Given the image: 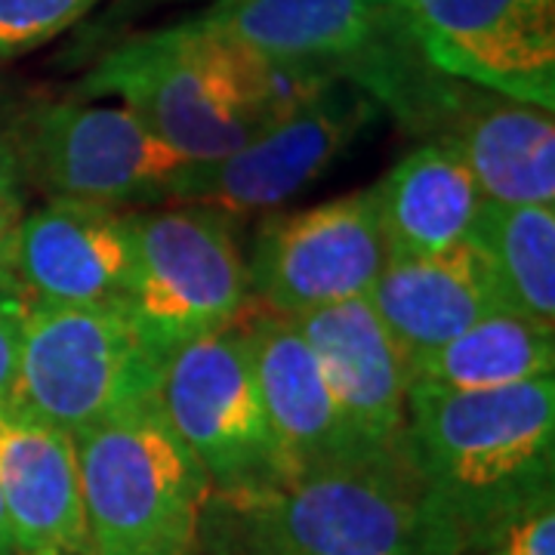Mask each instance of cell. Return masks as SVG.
<instances>
[{"instance_id":"2","label":"cell","mask_w":555,"mask_h":555,"mask_svg":"<svg viewBox=\"0 0 555 555\" xmlns=\"http://www.w3.org/2000/svg\"><path fill=\"white\" fill-rule=\"evenodd\" d=\"M72 438L93 553L192 555L214 488L158 398Z\"/></svg>"},{"instance_id":"17","label":"cell","mask_w":555,"mask_h":555,"mask_svg":"<svg viewBox=\"0 0 555 555\" xmlns=\"http://www.w3.org/2000/svg\"><path fill=\"white\" fill-rule=\"evenodd\" d=\"M367 302L404 356V364L436 352L500 309L469 241L438 257L386 259Z\"/></svg>"},{"instance_id":"26","label":"cell","mask_w":555,"mask_h":555,"mask_svg":"<svg viewBox=\"0 0 555 555\" xmlns=\"http://www.w3.org/2000/svg\"><path fill=\"white\" fill-rule=\"evenodd\" d=\"M25 217V201H22V177L13 149L0 142V225H20Z\"/></svg>"},{"instance_id":"3","label":"cell","mask_w":555,"mask_h":555,"mask_svg":"<svg viewBox=\"0 0 555 555\" xmlns=\"http://www.w3.org/2000/svg\"><path fill=\"white\" fill-rule=\"evenodd\" d=\"M164 361L124 302L25 299L13 404L68 436L158 398Z\"/></svg>"},{"instance_id":"4","label":"cell","mask_w":555,"mask_h":555,"mask_svg":"<svg viewBox=\"0 0 555 555\" xmlns=\"http://www.w3.org/2000/svg\"><path fill=\"white\" fill-rule=\"evenodd\" d=\"M257 503L299 555H466L411 451L294 478Z\"/></svg>"},{"instance_id":"29","label":"cell","mask_w":555,"mask_h":555,"mask_svg":"<svg viewBox=\"0 0 555 555\" xmlns=\"http://www.w3.org/2000/svg\"><path fill=\"white\" fill-rule=\"evenodd\" d=\"M0 555H16V550H13L10 518H7V506H3V496H0Z\"/></svg>"},{"instance_id":"1","label":"cell","mask_w":555,"mask_h":555,"mask_svg":"<svg viewBox=\"0 0 555 555\" xmlns=\"http://www.w3.org/2000/svg\"><path fill=\"white\" fill-rule=\"evenodd\" d=\"M408 451L466 555L555 500V374L485 392L408 386Z\"/></svg>"},{"instance_id":"18","label":"cell","mask_w":555,"mask_h":555,"mask_svg":"<svg viewBox=\"0 0 555 555\" xmlns=\"http://www.w3.org/2000/svg\"><path fill=\"white\" fill-rule=\"evenodd\" d=\"M389 259L448 254L469 241L481 192L469 167L441 139H426L374 185Z\"/></svg>"},{"instance_id":"6","label":"cell","mask_w":555,"mask_h":555,"mask_svg":"<svg viewBox=\"0 0 555 555\" xmlns=\"http://www.w3.org/2000/svg\"><path fill=\"white\" fill-rule=\"evenodd\" d=\"M80 93L118 96L185 160L225 158L259 137L229 90L219 40L189 20L118 40L90 68Z\"/></svg>"},{"instance_id":"5","label":"cell","mask_w":555,"mask_h":555,"mask_svg":"<svg viewBox=\"0 0 555 555\" xmlns=\"http://www.w3.org/2000/svg\"><path fill=\"white\" fill-rule=\"evenodd\" d=\"M158 401L219 500L269 496L294 481L259 396L250 339L241 324L170 352Z\"/></svg>"},{"instance_id":"15","label":"cell","mask_w":555,"mask_h":555,"mask_svg":"<svg viewBox=\"0 0 555 555\" xmlns=\"http://www.w3.org/2000/svg\"><path fill=\"white\" fill-rule=\"evenodd\" d=\"M244 331L254 352L259 396L291 476H309L371 456L339 414L315 352L291 318L257 315Z\"/></svg>"},{"instance_id":"24","label":"cell","mask_w":555,"mask_h":555,"mask_svg":"<svg viewBox=\"0 0 555 555\" xmlns=\"http://www.w3.org/2000/svg\"><path fill=\"white\" fill-rule=\"evenodd\" d=\"M22 309H25V299L0 297V408H3V404H13V396H16L22 346Z\"/></svg>"},{"instance_id":"21","label":"cell","mask_w":555,"mask_h":555,"mask_svg":"<svg viewBox=\"0 0 555 555\" xmlns=\"http://www.w3.org/2000/svg\"><path fill=\"white\" fill-rule=\"evenodd\" d=\"M102 0H0V60H16L83 22Z\"/></svg>"},{"instance_id":"23","label":"cell","mask_w":555,"mask_h":555,"mask_svg":"<svg viewBox=\"0 0 555 555\" xmlns=\"http://www.w3.org/2000/svg\"><path fill=\"white\" fill-rule=\"evenodd\" d=\"M192 555H250L244 543V531H241V518L232 503L210 496Z\"/></svg>"},{"instance_id":"14","label":"cell","mask_w":555,"mask_h":555,"mask_svg":"<svg viewBox=\"0 0 555 555\" xmlns=\"http://www.w3.org/2000/svg\"><path fill=\"white\" fill-rule=\"evenodd\" d=\"M0 496L16 555H87L75 438L16 404L0 408Z\"/></svg>"},{"instance_id":"12","label":"cell","mask_w":555,"mask_h":555,"mask_svg":"<svg viewBox=\"0 0 555 555\" xmlns=\"http://www.w3.org/2000/svg\"><path fill=\"white\" fill-rule=\"evenodd\" d=\"M315 352L339 414L371 456L408 451V364L367 297L291 318Z\"/></svg>"},{"instance_id":"8","label":"cell","mask_w":555,"mask_h":555,"mask_svg":"<svg viewBox=\"0 0 555 555\" xmlns=\"http://www.w3.org/2000/svg\"><path fill=\"white\" fill-rule=\"evenodd\" d=\"M20 177L50 198L105 207L170 201L179 173L192 164L152 137L124 105L47 102L22 120L13 152Z\"/></svg>"},{"instance_id":"19","label":"cell","mask_w":555,"mask_h":555,"mask_svg":"<svg viewBox=\"0 0 555 555\" xmlns=\"http://www.w3.org/2000/svg\"><path fill=\"white\" fill-rule=\"evenodd\" d=\"M469 244L496 306L555 331V207L481 201Z\"/></svg>"},{"instance_id":"28","label":"cell","mask_w":555,"mask_h":555,"mask_svg":"<svg viewBox=\"0 0 555 555\" xmlns=\"http://www.w3.org/2000/svg\"><path fill=\"white\" fill-rule=\"evenodd\" d=\"M160 3H185V0H120L118 7L112 10V20H120L124 13H127V16H130V13H145V10L160 7ZM210 3H217V0H210Z\"/></svg>"},{"instance_id":"10","label":"cell","mask_w":555,"mask_h":555,"mask_svg":"<svg viewBox=\"0 0 555 555\" xmlns=\"http://www.w3.org/2000/svg\"><path fill=\"white\" fill-rule=\"evenodd\" d=\"M244 259L250 294L275 315L297 318L367 297L389 259L374 189L269 217Z\"/></svg>"},{"instance_id":"11","label":"cell","mask_w":555,"mask_h":555,"mask_svg":"<svg viewBox=\"0 0 555 555\" xmlns=\"http://www.w3.org/2000/svg\"><path fill=\"white\" fill-rule=\"evenodd\" d=\"M396 7L436 72L555 108V0H396Z\"/></svg>"},{"instance_id":"27","label":"cell","mask_w":555,"mask_h":555,"mask_svg":"<svg viewBox=\"0 0 555 555\" xmlns=\"http://www.w3.org/2000/svg\"><path fill=\"white\" fill-rule=\"evenodd\" d=\"M22 281L16 272V225H0V297L22 299Z\"/></svg>"},{"instance_id":"25","label":"cell","mask_w":555,"mask_h":555,"mask_svg":"<svg viewBox=\"0 0 555 555\" xmlns=\"http://www.w3.org/2000/svg\"><path fill=\"white\" fill-rule=\"evenodd\" d=\"M232 503V500H225ZM241 518V531H244V543L250 555H299L287 537L275 528V521L259 509L257 503H232Z\"/></svg>"},{"instance_id":"22","label":"cell","mask_w":555,"mask_h":555,"mask_svg":"<svg viewBox=\"0 0 555 555\" xmlns=\"http://www.w3.org/2000/svg\"><path fill=\"white\" fill-rule=\"evenodd\" d=\"M473 555H555V500L513 521Z\"/></svg>"},{"instance_id":"9","label":"cell","mask_w":555,"mask_h":555,"mask_svg":"<svg viewBox=\"0 0 555 555\" xmlns=\"http://www.w3.org/2000/svg\"><path fill=\"white\" fill-rule=\"evenodd\" d=\"M377 115V102L337 80L315 102L262 130L238 152L192 160L170 192L173 204L214 207L225 217L272 214L315 185Z\"/></svg>"},{"instance_id":"13","label":"cell","mask_w":555,"mask_h":555,"mask_svg":"<svg viewBox=\"0 0 555 555\" xmlns=\"http://www.w3.org/2000/svg\"><path fill=\"white\" fill-rule=\"evenodd\" d=\"M16 272L31 299L62 306L124 302L133 281L130 214L50 198L16 225Z\"/></svg>"},{"instance_id":"16","label":"cell","mask_w":555,"mask_h":555,"mask_svg":"<svg viewBox=\"0 0 555 555\" xmlns=\"http://www.w3.org/2000/svg\"><path fill=\"white\" fill-rule=\"evenodd\" d=\"M433 139L463 158L485 201L555 207L553 112L488 90L478 96L463 90Z\"/></svg>"},{"instance_id":"30","label":"cell","mask_w":555,"mask_h":555,"mask_svg":"<svg viewBox=\"0 0 555 555\" xmlns=\"http://www.w3.org/2000/svg\"><path fill=\"white\" fill-rule=\"evenodd\" d=\"M87 555H96V553H87Z\"/></svg>"},{"instance_id":"7","label":"cell","mask_w":555,"mask_h":555,"mask_svg":"<svg viewBox=\"0 0 555 555\" xmlns=\"http://www.w3.org/2000/svg\"><path fill=\"white\" fill-rule=\"evenodd\" d=\"M133 281L124 309L160 356L235 324L250 299L232 217L201 204L130 214Z\"/></svg>"},{"instance_id":"20","label":"cell","mask_w":555,"mask_h":555,"mask_svg":"<svg viewBox=\"0 0 555 555\" xmlns=\"http://www.w3.org/2000/svg\"><path fill=\"white\" fill-rule=\"evenodd\" d=\"M555 374V331H543L506 309H494L469 331L408 364L420 386L485 392Z\"/></svg>"}]
</instances>
